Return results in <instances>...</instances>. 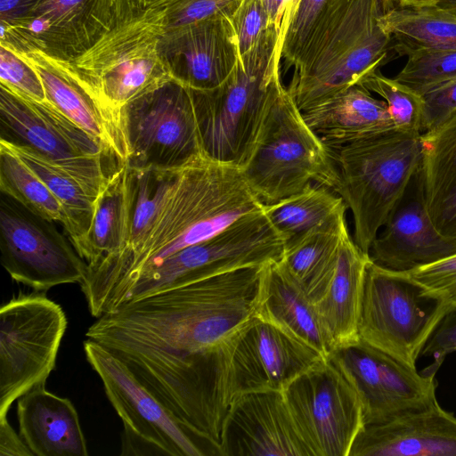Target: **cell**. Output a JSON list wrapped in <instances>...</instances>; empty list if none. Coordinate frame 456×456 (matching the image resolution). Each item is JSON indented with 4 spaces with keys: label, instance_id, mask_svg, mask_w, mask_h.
<instances>
[{
    "label": "cell",
    "instance_id": "obj_6",
    "mask_svg": "<svg viewBox=\"0 0 456 456\" xmlns=\"http://www.w3.org/2000/svg\"><path fill=\"white\" fill-rule=\"evenodd\" d=\"M240 170L263 205L294 195L313 182L332 191L336 185L333 151L307 125L281 79L274 86Z\"/></svg>",
    "mask_w": 456,
    "mask_h": 456
},
{
    "label": "cell",
    "instance_id": "obj_28",
    "mask_svg": "<svg viewBox=\"0 0 456 456\" xmlns=\"http://www.w3.org/2000/svg\"><path fill=\"white\" fill-rule=\"evenodd\" d=\"M418 178L436 228L445 237L456 240V111L422 134Z\"/></svg>",
    "mask_w": 456,
    "mask_h": 456
},
{
    "label": "cell",
    "instance_id": "obj_19",
    "mask_svg": "<svg viewBox=\"0 0 456 456\" xmlns=\"http://www.w3.org/2000/svg\"><path fill=\"white\" fill-rule=\"evenodd\" d=\"M221 456H312L289 411L282 391L240 395L222 425Z\"/></svg>",
    "mask_w": 456,
    "mask_h": 456
},
{
    "label": "cell",
    "instance_id": "obj_43",
    "mask_svg": "<svg viewBox=\"0 0 456 456\" xmlns=\"http://www.w3.org/2000/svg\"><path fill=\"white\" fill-rule=\"evenodd\" d=\"M422 134L429 131L456 111V79L442 84L423 94Z\"/></svg>",
    "mask_w": 456,
    "mask_h": 456
},
{
    "label": "cell",
    "instance_id": "obj_44",
    "mask_svg": "<svg viewBox=\"0 0 456 456\" xmlns=\"http://www.w3.org/2000/svg\"><path fill=\"white\" fill-rule=\"evenodd\" d=\"M0 456H34L21 436L12 428L7 416L0 417Z\"/></svg>",
    "mask_w": 456,
    "mask_h": 456
},
{
    "label": "cell",
    "instance_id": "obj_26",
    "mask_svg": "<svg viewBox=\"0 0 456 456\" xmlns=\"http://www.w3.org/2000/svg\"><path fill=\"white\" fill-rule=\"evenodd\" d=\"M303 116L331 151L396 129L385 101L358 85L304 110Z\"/></svg>",
    "mask_w": 456,
    "mask_h": 456
},
{
    "label": "cell",
    "instance_id": "obj_46",
    "mask_svg": "<svg viewBox=\"0 0 456 456\" xmlns=\"http://www.w3.org/2000/svg\"><path fill=\"white\" fill-rule=\"evenodd\" d=\"M284 0H263L265 12L268 16L269 24L279 32V22L281 7Z\"/></svg>",
    "mask_w": 456,
    "mask_h": 456
},
{
    "label": "cell",
    "instance_id": "obj_48",
    "mask_svg": "<svg viewBox=\"0 0 456 456\" xmlns=\"http://www.w3.org/2000/svg\"><path fill=\"white\" fill-rule=\"evenodd\" d=\"M133 4L141 10L148 9L154 4H158L161 0H130Z\"/></svg>",
    "mask_w": 456,
    "mask_h": 456
},
{
    "label": "cell",
    "instance_id": "obj_18",
    "mask_svg": "<svg viewBox=\"0 0 456 456\" xmlns=\"http://www.w3.org/2000/svg\"><path fill=\"white\" fill-rule=\"evenodd\" d=\"M322 358L314 349L254 316L230 340L226 366L229 405L246 393L282 391Z\"/></svg>",
    "mask_w": 456,
    "mask_h": 456
},
{
    "label": "cell",
    "instance_id": "obj_15",
    "mask_svg": "<svg viewBox=\"0 0 456 456\" xmlns=\"http://www.w3.org/2000/svg\"><path fill=\"white\" fill-rule=\"evenodd\" d=\"M1 263L12 280L37 292L81 283L87 263L52 221L1 193Z\"/></svg>",
    "mask_w": 456,
    "mask_h": 456
},
{
    "label": "cell",
    "instance_id": "obj_34",
    "mask_svg": "<svg viewBox=\"0 0 456 456\" xmlns=\"http://www.w3.org/2000/svg\"><path fill=\"white\" fill-rule=\"evenodd\" d=\"M0 191L32 213L63 222V209L43 181L12 151L0 143Z\"/></svg>",
    "mask_w": 456,
    "mask_h": 456
},
{
    "label": "cell",
    "instance_id": "obj_11",
    "mask_svg": "<svg viewBox=\"0 0 456 456\" xmlns=\"http://www.w3.org/2000/svg\"><path fill=\"white\" fill-rule=\"evenodd\" d=\"M61 306L45 294H19L0 309V417L45 385L67 329Z\"/></svg>",
    "mask_w": 456,
    "mask_h": 456
},
{
    "label": "cell",
    "instance_id": "obj_14",
    "mask_svg": "<svg viewBox=\"0 0 456 456\" xmlns=\"http://www.w3.org/2000/svg\"><path fill=\"white\" fill-rule=\"evenodd\" d=\"M83 347L124 430L150 443L161 455H219L210 441L169 410L111 352L88 338Z\"/></svg>",
    "mask_w": 456,
    "mask_h": 456
},
{
    "label": "cell",
    "instance_id": "obj_9",
    "mask_svg": "<svg viewBox=\"0 0 456 456\" xmlns=\"http://www.w3.org/2000/svg\"><path fill=\"white\" fill-rule=\"evenodd\" d=\"M447 312L440 299L407 273L368 264L361 301L359 339L411 369Z\"/></svg>",
    "mask_w": 456,
    "mask_h": 456
},
{
    "label": "cell",
    "instance_id": "obj_49",
    "mask_svg": "<svg viewBox=\"0 0 456 456\" xmlns=\"http://www.w3.org/2000/svg\"><path fill=\"white\" fill-rule=\"evenodd\" d=\"M383 12H386L395 6V0H381Z\"/></svg>",
    "mask_w": 456,
    "mask_h": 456
},
{
    "label": "cell",
    "instance_id": "obj_12",
    "mask_svg": "<svg viewBox=\"0 0 456 456\" xmlns=\"http://www.w3.org/2000/svg\"><path fill=\"white\" fill-rule=\"evenodd\" d=\"M293 422L312 456H349L364 420L356 391L322 358L282 390Z\"/></svg>",
    "mask_w": 456,
    "mask_h": 456
},
{
    "label": "cell",
    "instance_id": "obj_29",
    "mask_svg": "<svg viewBox=\"0 0 456 456\" xmlns=\"http://www.w3.org/2000/svg\"><path fill=\"white\" fill-rule=\"evenodd\" d=\"M347 232L345 212L285 244L279 261L313 302L323 293L334 273Z\"/></svg>",
    "mask_w": 456,
    "mask_h": 456
},
{
    "label": "cell",
    "instance_id": "obj_38",
    "mask_svg": "<svg viewBox=\"0 0 456 456\" xmlns=\"http://www.w3.org/2000/svg\"><path fill=\"white\" fill-rule=\"evenodd\" d=\"M0 82L23 97L39 102L46 100L43 83L37 71L3 44H0Z\"/></svg>",
    "mask_w": 456,
    "mask_h": 456
},
{
    "label": "cell",
    "instance_id": "obj_45",
    "mask_svg": "<svg viewBox=\"0 0 456 456\" xmlns=\"http://www.w3.org/2000/svg\"><path fill=\"white\" fill-rule=\"evenodd\" d=\"M300 0H284L280 15L279 32L276 45V61L281 65V45L289 23L297 9Z\"/></svg>",
    "mask_w": 456,
    "mask_h": 456
},
{
    "label": "cell",
    "instance_id": "obj_39",
    "mask_svg": "<svg viewBox=\"0 0 456 456\" xmlns=\"http://www.w3.org/2000/svg\"><path fill=\"white\" fill-rule=\"evenodd\" d=\"M329 0H300L281 45V61L293 68L314 23Z\"/></svg>",
    "mask_w": 456,
    "mask_h": 456
},
{
    "label": "cell",
    "instance_id": "obj_7",
    "mask_svg": "<svg viewBox=\"0 0 456 456\" xmlns=\"http://www.w3.org/2000/svg\"><path fill=\"white\" fill-rule=\"evenodd\" d=\"M164 31L159 7L131 4L69 62L105 107L122 114L126 104L173 78L159 53Z\"/></svg>",
    "mask_w": 456,
    "mask_h": 456
},
{
    "label": "cell",
    "instance_id": "obj_37",
    "mask_svg": "<svg viewBox=\"0 0 456 456\" xmlns=\"http://www.w3.org/2000/svg\"><path fill=\"white\" fill-rule=\"evenodd\" d=\"M242 0H161L165 31L213 17H232Z\"/></svg>",
    "mask_w": 456,
    "mask_h": 456
},
{
    "label": "cell",
    "instance_id": "obj_2",
    "mask_svg": "<svg viewBox=\"0 0 456 456\" xmlns=\"http://www.w3.org/2000/svg\"><path fill=\"white\" fill-rule=\"evenodd\" d=\"M240 167L207 156L182 167L150 229L132 247L87 265L81 290L98 318L118 309L136 279L180 250L263 208Z\"/></svg>",
    "mask_w": 456,
    "mask_h": 456
},
{
    "label": "cell",
    "instance_id": "obj_16",
    "mask_svg": "<svg viewBox=\"0 0 456 456\" xmlns=\"http://www.w3.org/2000/svg\"><path fill=\"white\" fill-rule=\"evenodd\" d=\"M131 4L130 0H36L20 16L1 21L0 44L72 61Z\"/></svg>",
    "mask_w": 456,
    "mask_h": 456
},
{
    "label": "cell",
    "instance_id": "obj_8",
    "mask_svg": "<svg viewBox=\"0 0 456 456\" xmlns=\"http://www.w3.org/2000/svg\"><path fill=\"white\" fill-rule=\"evenodd\" d=\"M1 139L26 146L74 177L97 199L123 164L47 100L23 97L0 86Z\"/></svg>",
    "mask_w": 456,
    "mask_h": 456
},
{
    "label": "cell",
    "instance_id": "obj_24",
    "mask_svg": "<svg viewBox=\"0 0 456 456\" xmlns=\"http://www.w3.org/2000/svg\"><path fill=\"white\" fill-rule=\"evenodd\" d=\"M255 316L314 349L324 358L335 350L314 302L280 261L263 266Z\"/></svg>",
    "mask_w": 456,
    "mask_h": 456
},
{
    "label": "cell",
    "instance_id": "obj_47",
    "mask_svg": "<svg viewBox=\"0 0 456 456\" xmlns=\"http://www.w3.org/2000/svg\"><path fill=\"white\" fill-rule=\"evenodd\" d=\"M456 0H395V6L399 7H420L431 6L440 4H455Z\"/></svg>",
    "mask_w": 456,
    "mask_h": 456
},
{
    "label": "cell",
    "instance_id": "obj_4",
    "mask_svg": "<svg viewBox=\"0 0 456 456\" xmlns=\"http://www.w3.org/2000/svg\"><path fill=\"white\" fill-rule=\"evenodd\" d=\"M278 34L268 28L256 44L239 56L229 77L212 90L191 97L204 154L240 167L247 160L281 66L276 61Z\"/></svg>",
    "mask_w": 456,
    "mask_h": 456
},
{
    "label": "cell",
    "instance_id": "obj_5",
    "mask_svg": "<svg viewBox=\"0 0 456 456\" xmlns=\"http://www.w3.org/2000/svg\"><path fill=\"white\" fill-rule=\"evenodd\" d=\"M332 151L338 173L333 191L352 212L354 243L369 255L419 169L422 134L395 129Z\"/></svg>",
    "mask_w": 456,
    "mask_h": 456
},
{
    "label": "cell",
    "instance_id": "obj_1",
    "mask_svg": "<svg viewBox=\"0 0 456 456\" xmlns=\"http://www.w3.org/2000/svg\"><path fill=\"white\" fill-rule=\"evenodd\" d=\"M264 265L128 302L96 318L86 337L111 352L177 417L208 431L226 409L229 343L256 314Z\"/></svg>",
    "mask_w": 456,
    "mask_h": 456
},
{
    "label": "cell",
    "instance_id": "obj_22",
    "mask_svg": "<svg viewBox=\"0 0 456 456\" xmlns=\"http://www.w3.org/2000/svg\"><path fill=\"white\" fill-rule=\"evenodd\" d=\"M456 254V240L436 228L428 213L418 172L406 193L369 250L370 260L389 270L407 273Z\"/></svg>",
    "mask_w": 456,
    "mask_h": 456
},
{
    "label": "cell",
    "instance_id": "obj_25",
    "mask_svg": "<svg viewBox=\"0 0 456 456\" xmlns=\"http://www.w3.org/2000/svg\"><path fill=\"white\" fill-rule=\"evenodd\" d=\"M19 432L34 456H87L76 408L40 385L18 399Z\"/></svg>",
    "mask_w": 456,
    "mask_h": 456
},
{
    "label": "cell",
    "instance_id": "obj_13",
    "mask_svg": "<svg viewBox=\"0 0 456 456\" xmlns=\"http://www.w3.org/2000/svg\"><path fill=\"white\" fill-rule=\"evenodd\" d=\"M127 166L181 167L204 154L191 92L172 78L126 104Z\"/></svg>",
    "mask_w": 456,
    "mask_h": 456
},
{
    "label": "cell",
    "instance_id": "obj_33",
    "mask_svg": "<svg viewBox=\"0 0 456 456\" xmlns=\"http://www.w3.org/2000/svg\"><path fill=\"white\" fill-rule=\"evenodd\" d=\"M263 208L286 244L345 213L347 207L331 189L314 183Z\"/></svg>",
    "mask_w": 456,
    "mask_h": 456
},
{
    "label": "cell",
    "instance_id": "obj_40",
    "mask_svg": "<svg viewBox=\"0 0 456 456\" xmlns=\"http://www.w3.org/2000/svg\"><path fill=\"white\" fill-rule=\"evenodd\" d=\"M407 273L440 299L447 311L456 307V254Z\"/></svg>",
    "mask_w": 456,
    "mask_h": 456
},
{
    "label": "cell",
    "instance_id": "obj_30",
    "mask_svg": "<svg viewBox=\"0 0 456 456\" xmlns=\"http://www.w3.org/2000/svg\"><path fill=\"white\" fill-rule=\"evenodd\" d=\"M379 23L390 37L397 57L417 51L456 49V8L395 6L383 12Z\"/></svg>",
    "mask_w": 456,
    "mask_h": 456
},
{
    "label": "cell",
    "instance_id": "obj_36",
    "mask_svg": "<svg viewBox=\"0 0 456 456\" xmlns=\"http://www.w3.org/2000/svg\"><path fill=\"white\" fill-rule=\"evenodd\" d=\"M420 94L456 79V49L417 51L395 77Z\"/></svg>",
    "mask_w": 456,
    "mask_h": 456
},
{
    "label": "cell",
    "instance_id": "obj_42",
    "mask_svg": "<svg viewBox=\"0 0 456 456\" xmlns=\"http://www.w3.org/2000/svg\"><path fill=\"white\" fill-rule=\"evenodd\" d=\"M453 352H456V307L443 315L422 350L421 356L434 359L425 370L436 373L446 355Z\"/></svg>",
    "mask_w": 456,
    "mask_h": 456
},
{
    "label": "cell",
    "instance_id": "obj_20",
    "mask_svg": "<svg viewBox=\"0 0 456 456\" xmlns=\"http://www.w3.org/2000/svg\"><path fill=\"white\" fill-rule=\"evenodd\" d=\"M159 53L174 79L200 91L218 87L240 56L231 18L224 16L164 31Z\"/></svg>",
    "mask_w": 456,
    "mask_h": 456
},
{
    "label": "cell",
    "instance_id": "obj_41",
    "mask_svg": "<svg viewBox=\"0 0 456 456\" xmlns=\"http://www.w3.org/2000/svg\"><path fill=\"white\" fill-rule=\"evenodd\" d=\"M231 20L240 55L251 49L268 28H273L269 24L263 0H242Z\"/></svg>",
    "mask_w": 456,
    "mask_h": 456
},
{
    "label": "cell",
    "instance_id": "obj_23",
    "mask_svg": "<svg viewBox=\"0 0 456 456\" xmlns=\"http://www.w3.org/2000/svg\"><path fill=\"white\" fill-rule=\"evenodd\" d=\"M349 456H456V417L436 402L383 424L365 425Z\"/></svg>",
    "mask_w": 456,
    "mask_h": 456
},
{
    "label": "cell",
    "instance_id": "obj_35",
    "mask_svg": "<svg viewBox=\"0 0 456 456\" xmlns=\"http://www.w3.org/2000/svg\"><path fill=\"white\" fill-rule=\"evenodd\" d=\"M358 86L379 95L387 103L395 128L422 134L423 95L379 69L364 76Z\"/></svg>",
    "mask_w": 456,
    "mask_h": 456
},
{
    "label": "cell",
    "instance_id": "obj_31",
    "mask_svg": "<svg viewBox=\"0 0 456 456\" xmlns=\"http://www.w3.org/2000/svg\"><path fill=\"white\" fill-rule=\"evenodd\" d=\"M0 143L17 155L59 200L63 209L61 224L69 240L81 256L97 199L91 196L74 177L31 149L2 139Z\"/></svg>",
    "mask_w": 456,
    "mask_h": 456
},
{
    "label": "cell",
    "instance_id": "obj_17",
    "mask_svg": "<svg viewBox=\"0 0 456 456\" xmlns=\"http://www.w3.org/2000/svg\"><path fill=\"white\" fill-rule=\"evenodd\" d=\"M329 358L356 391L364 425L383 424L437 402L435 372L419 373L360 339L336 348Z\"/></svg>",
    "mask_w": 456,
    "mask_h": 456
},
{
    "label": "cell",
    "instance_id": "obj_21",
    "mask_svg": "<svg viewBox=\"0 0 456 456\" xmlns=\"http://www.w3.org/2000/svg\"><path fill=\"white\" fill-rule=\"evenodd\" d=\"M14 52L37 71L46 100L101 142L118 161L126 164L129 148L123 114L105 107L69 61L39 50Z\"/></svg>",
    "mask_w": 456,
    "mask_h": 456
},
{
    "label": "cell",
    "instance_id": "obj_32",
    "mask_svg": "<svg viewBox=\"0 0 456 456\" xmlns=\"http://www.w3.org/2000/svg\"><path fill=\"white\" fill-rule=\"evenodd\" d=\"M131 208L128 167H119L99 193L81 257L87 265L115 254L126 246L130 235Z\"/></svg>",
    "mask_w": 456,
    "mask_h": 456
},
{
    "label": "cell",
    "instance_id": "obj_27",
    "mask_svg": "<svg viewBox=\"0 0 456 456\" xmlns=\"http://www.w3.org/2000/svg\"><path fill=\"white\" fill-rule=\"evenodd\" d=\"M370 258L347 232L341 241L334 273L314 302L318 317L335 346L359 340L358 320L366 269Z\"/></svg>",
    "mask_w": 456,
    "mask_h": 456
},
{
    "label": "cell",
    "instance_id": "obj_3",
    "mask_svg": "<svg viewBox=\"0 0 456 456\" xmlns=\"http://www.w3.org/2000/svg\"><path fill=\"white\" fill-rule=\"evenodd\" d=\"M381 0H329L293 66L288 90L302 110L357 85L397 57L379 23Z\"/></svg>",
    "mask_w": 456,
    "mask_h": 456
},
{
    "label": "cell",
    "instance_id": "obj_10",
    "mask_svg": "<svg viewBox=\"0 0 456 456\" xmlns=\"http://www.w3.org/2000/svg\"><path fill=\"white\" fill-rule=\"evenodd\" d=\"M284 248L283 238L261 208L140 275L125 304L223 273L279 261Z\"/></svg>",
    "mask_w": 456,
    "mask_h": 456
}]
</instances>
